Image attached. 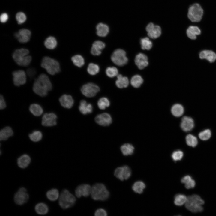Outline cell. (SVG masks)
I'll return each mask as SVG.
<instances>
[{
  "label": "cell",
  "instance_id": "cell-9",
  "mask_svg": "<svg viewBox=\"0 0 216 216\" xmlns=\"http://www.w3.org/2000/svg\"><path fill=\"white\" fill-rule=\"evenodd\" d=\"M29 195L26 189L24 187L20 188L15 194L14 200L17 205L21 206L26 203L29 199Z\"/></svg>",
  "mask_w": 216,
  "mask_h": 216
},
{
  "label": "cell",
  "instance_id": "cell-4",
  "mask_svg": "<svg viewBox=\"0 0 216 216\" xmlns=\"http://www.w3.org/2000/svg\"><path fill=\"white\" fill-rule=\"evenodd\" d=\"M204 203L203 200L198 195L194 194L187 197L185 206L190 211L196 213L202 212L203 208L202 205Z\"/></svg>",
  "mask_w": 216,
  "mask_h": 216
},
{
  "label": "cell",
  "instance_id": "cell-33",
  "mask_svg": "<svg viewBox=\"0 0 216 216\" xmlns=\"http://www.w3.org/2000/svg\"><path fill=\"white\" fill-rule=\"evenodd\" d=\"M171 111L173 115L176 117H179L183 114L184 109L183 106L181 104H176L172 107Z\"/></svg>",
  "mask_w": 216,
  "mask_h": 216
},
{
  "label": "cell",
  "instance_id": "cell-13",
  "mask_svg": "<svg viewBox=\"0 0 216 216\" xmlns=\"http://www.w3.org/2000/svg\"><path fill=\"white\" fill-rule=\"evenodd\" d=\"M57 116L53 112L45 113L42 117V124L45 127H51L57 124Z\"/></svg>",
  "mask_w": 216,
  "mask_h": 216
},
{
  "label": "cell",
  "instance_id": "cell-46",
  "mask_svg": "<svg viewBox=\"0 0 216 216\" xmlns=\"http://www.w3.org/2000/svg\"><path fill=\"white\" fill-rule=\"evenodd\" d=\"M183 156V153L181 150H177L174 152L172 154V157L174 161L181 160Z\"/></svg>",
  "mask_w": 216,
  "mask_h": 216
},
{
  "label": "cell",
  "instance_id": "cell-34",
  "mask_svg": "<svg viewBox=\"0 0 216 216\" xmlns=\"http://www.w3.org/2000/svg\"><path fill=\"white\" fill-rule=\"evenodd\" d=\"M120 149L124 155L128 156L133 153L134 148L132 145L126 143L122 145Z\"/></svg>",
  "mask_w": 216,
  "mask_h": 216
},
{
  "label": "cell",
  "instance_id": "cell-20",
  "mask_svg": "<svg viewBox=\"0 0 216 216\" xmlns=\"http://www.w3.org/2000/svg\"><path fill=\"white\" fill-rule=\"evenodd\" d=\"M59 101L62 106L68 109L71 108L74 104V100L72 97L66 94L62 95L59 98Z\"/></svg>",
  "mask_w": 216,
  "mask_h": 216
},
{
  "label": "cell",
  "instance_id": "cell-24",
  "mask_svg": "<svg viewBox=\"0 0 216 216\" xmlns=\"http://www.w3.org/2000/svg\"><path fill=\"white\" fill-rule=\"evenodd\" d=\"M79 110L82 114L86 115L92 112L93 107L91 104L87 103L85 100H82L80 102Z\"/></svg>",
  "mask_w": 216,
  "mask_h": 216
},
{
  "label": "cell",
  "instance_id": "cell-7",
  "mask_svg": "<svg viewBox=\"0 0 216 216\" xmlns=\"http://www.w3.org/2000/svg\"><path fill=\"white\" fill-rule=\"evenodd\" d=\"M203 13V10L200 5L198 4L195 3L189 8L188 17L192 22H199L202 19Z\"/></svg>",
  "mask_w": 216,
  "mask_h": 216
},
{
  "label": "cell",
  "instance_id": "cell-6",
  "mask_svg": "<svg viewBox=\"0 0 216 216\" xmlns=\"http://www.w3.org/2000/svg\"><path fill=\"white\" fill-rule=\"evenodd\" d=\"M76 200L74 196L67 189L62 191L59 198L58 204L63 209H67L73 206Z\"/></svg>",
  "mask_w": 216,
  "mask_h": 216
},
{
  "label": "cell",
  "instance_id": "cell-49",
  "mask_svg": "<svg viewBox=\"0 0 216 216\" xmlns=\"http://www.w3.org/2000/svg\"><path fill=\"white\" fill-rule=\"evenodd\" d=\"M195 184V181L192 179L190 182L185 184V186L188 189L192 188L194 187Z\"/></svg>",
  "mask_w": 216,
  "mask_h": 216
},
{
  "label": "cell",
  "instance_id": "cell-30",
  "mask_svg": "<svg viewBox=\"0 0 216 216\" xmlns=\"http://www.w3.org/2000/svg\"><path fill=\"white\" fill-rule=\"evenodd\" d=\"M30 112L34 116H39L41 115L43 112V109L41 106L37 104H31L29 107Z\"/></svg>",
  "mask_w": 216,
  "mask_h": 216
},
{
  "label": "cell",
  "instance_id": "cell-51",
  "mask_svg": "<svg viewBox=\"0 0 216 216\" xmlns=\"http://www.w3.org/2000/svg\"><path fill=\"white\" fill-rule=\"evenodd\" d=\"M6 106L5 101L3 96L1 95L0 97V108L1 110L4 109Z\"/></svg>",
  "mask_w": 216,
  "mask_h": 216
},
{
  "label": "cell",
  "instance_id": "cell-43",
  "mask_svg": "<svg viewBox=\"0 0 216 216\" xmlns=\"http://www.w3.org/2000/svg\"><path fill=\"white\" fill-rule=\"evenodd\" d=\"M100 70L99 66L93 63H90L88 66L87 70L90 75H94L98 74Z\"/></svg>",
  "mask_w": 216,
  "mask_h": 216
},
{
  "label": "cell",
  "instance_id": "cell-29",
  "mask_svg": "<svg viewBox=\"0 0 216 216\" xmlns=\"http://www.w3.org/2000/svg\"><path fill=\"white\" fill-rule=\"evenodd\" d=\"M117 78L116 84L118 87L121 88H126L128 86L129 81L127 77L123 76L121 74H118Z\"/></svg>",
  "mask_w": 216,
  "mask_h": 216
},
{
  "label": "cell",
  "instance_id": "cell-41",
  "mask_svg": "<svg viewBox=\"0 0 216 216\" xmlns=\"http://www.w3.org/2000/svg\"><path fill=\"white\" fill-rule=\"evenodd\" d=\"M97 104L99 109L104 110L110 106V102L107 98L102 97L99 100Z\"/></svg>",
  "mask_w": 216,
  "mask_h": 216
},
{
  "label": "cell",
  "instance_id": "cell-27",
  "mask_svg": "<svg viewBox=\"0 0 216 216\" xmlns=\"http://www.w3.org/2000/svg\"><path fill=\"white\" fill-rule=\"evenodd\" d=\"M34 209L37 214L40 215L46 214L49 212L48 206L44 202L38 203L35 206Z\"/></svg>",
  "mask_w": 216,
  "mask_h": 216
},
{
  "label": "cell",
  "instance_id": "cell-17",
  "mask_svg": "<svg viewBox=\"0 0 216 216\" xmlns=\"http://www.w3.org/2000/svg\"><path fill=\"white\" fill-rule=\"evenodd\" d=\"M95 120L98 124L104 126L109 125L112 122L110 115L107 113H103L98 115Z\"/></svg>",
  "mask_w": 216,
  "mask_h": 216
},
{
  "label": "cell",
  "instance_id": "cell-42",
  "mask_svg": "<svg viewBox=\"0 0 216 216\" xmlns=\"http://www.w3.org/2000/svg\"><path fill=\"white\" fill-rule=\"evenodd\" d=\"M186 140L187 144L190 146L195 147L198 143L196 137L191 134H188L186 136Z\"/></svg>",
  "mask_w": 216,
  "mask_h": 216
},
{
  "label": "cell",
  "instance_id": "cell-50",
  "mask_svg": "<svg viewBox=\"0 0 216 216\" xmlns=\"http://www.w3.org/2000/svg\"><path fill=\"white\" fill-rule=\"evenodd\" d=\"M28 76L30 78L33 77L36 73L35 70L33 68H30L28 69L27 71Z\"/></svg>",
  "mask_w": 216,
  "mask_h": 216
},
{
  "label": "cell",
  "instance_id": "cell-19",
  "mask_svg": "<svg viewBox=\"0 0 216 216\" xmlns=\"http://www.w3.org/2000/svg\"><path fill=\"white\" fill-rule=\"evenodd\" d=\"M135 62L136 65L140 69H143L148 64L147 57L142 53H140L136 56Z\"/></svg>",
  "mask_w": 216,
  "mask_h": 216
},
{
  "label": "cell",
  "instance_id": "cell-10",
  "mask_svg": "<svg viewBox=\"0 0 216 216\" xmlns=\"http://www.w3.org/2000/svg\"><path fill=\"white\" fill-rule=\"evenodd\" d=\"M99 91V87L92 83H89L84 85L81 88L82 94L88 97H92L95 96Z\"/></svg>",
  "mask_w": 216,
  "mask_h": 216
},
{
  "label": "cell",
  "instance_id": "cell-44",
  "mask_svg": "<svg viewBox=\"0 0 216 216\" xmlns=\"http://www.w3.org/2000/svg\"><path fill=\"white\" fill-rule=\"evenodd\" d=\"M106 73L108 76L113 78L118 75V71L115 67H109L106 69Z\"/></svg>",
  "mask_w": 216,
  "mask_h": 216
},
{
  "label": "cell",
  "instance_id": "cell-22",
  "mask_svg": "<svg viewBox=\"0 0 216 216\" xmlns=\"http://www.w3.org/2000/svg\"><path fill=\"white\" fill-rule=\"evenodd\" d=\"M31 161V159L30 156L27 154H24L18 158L17 163L19 167L24 169L28 166Z\"/></svg>",
  "mask_w": 216,
  "mask_h": 216
},
{
  "label": "cell",
  "instance_id": "cell-48",
  "mask_svg": "<svg viewBox=\"0 0 216 216\" xmlns=\"http://www.w3.org/2000/svg\"><path fill=\"white\" fill-rule=\"evenodd\" d=\"M94 215L95 216H106L107 214L105 210L101 208L98 209L96 211Z\"/></svg>",
  "mask_w": 216,
  "mask_h": 216
},
{
  "label": "cell",
  "instance_id": "cell-21",
  "mask_svg": "<svg viewBox=\"0 0 216 216\" xmlns=\"http://www.w3.org/2000/svg\"><path fill=\"white\" fill-rule=\"evenodd\" d=\"M105 47V44L100 40H96L93 43L91 52L94 56H99L102 50Z\"/></svg>",
  "mask_w": 216,
  "mask_h": 216
},
{
  "label": "cell",
  "instance_id": "cell-26",
  "mask_svg": "<svg viewBox=\"0 0 216 216\" xmlns=\"http://www.w3.org/2000/svg\"><path fill=\"white\" fill-rule=\"evenodd\" d=\"M14 132L12 128L9 126L6 127L0 130V140H6L12 136Z\"/></svg>",
  "mask_w": 216,
  "mask_h": 216
},
{
  "label": "cell",
  "instance_id": "cell-11",
  "mask_svg": "<svg viewBox=\"0 0 216 216\" xmlns=\"http://www.w3.org/2000/svg\"><path fill=\"white\" fill-rule=\"evenodd\" d=\"M131 174L130 168L126 165L117 167L114 172V176L122 181L128 179L131 176Z\"/></svg>",
  "mask_w": 216,
  "mask_h": 216
},
{
  "label": "cell",
  "instance_id": "cell-2",
  "mask_svg": "<svg viewBox=\"0 0 216 216\" xmlns=\"http://www.w3.org/2000/svg\"><path fill=\"white\" fill-rule=\"evenodd\" d=\"M110 195L109 192L102 183H96L91 187V195L94 200L105 201L109 198Z\"/></svg>",
  "mask_w": 216,
  "mask_h": 216
},
{
  "label": "cell",
  "instance_id": "cell-3",
  "mask_svg": "<svg viewBox=\"0 0 216 216\" xmlns=\"http://www.w3.org/2000/svg\"><path fill=\"white\" fill-rule=\"evenodd\" d=\"M29 51L25 48L17 49L14 51L12 55L13 58L18 65L22 66H28L32 61V57L28 55Z\"/></svg>",
  "mask_w": 216,
  "mask_h": 216
},
{
  "label": "cell",
  "instance_id": "cell-31",
  "mask_svg": "<svg viewBox=\"0 0 216 216\" xmlns=\"http://www.w3.org/2000/svg\"><path fill=\"white\" fill-rule=\"evenodd\" d=\"M44 45L46 48L49 50H53L56 47L57 42L55 38L50 36L44 41Z\"/></svg>",
  "mask_w": 216,
  "mask_h": 216
},
{
  "label": "cell",
  "instance_id": "cell-47",
  "mask_svg": "<svg viewBox=\"0 0 216 216\" xmlns=\"http://www.w3.org/2000/svg\"><path fill=\"white\" fill-rule=\"evenodd\" d=\"M16 17L19 24H21L24 23L26 19V15L22 12L18 13L16 15Z\"/></svg>",
  "mask_w": 216,
  "mask_h": 216
},
{
  "label": "cell",
  "instance_id": "cell-18",
  "mask_svg": "<svg viewBox=\"0 0 216 216\" xmlns=\"http://www.w3.org/2000/svg\"><path fill=\"white\" fill-rule=\"evenodd\" d=\"M194 126L193 119L191 117L184 116L182 119L181 127L184 131H189L191 130Z\"/></svg>",
  "mask_w": 216,
  "mask_h": 216
},
{
  "label": "cell",
  "instance_id": "cell-32",
  "mask_svg": "<svg viewBox=\"0 0 216 216\" xmlns=\"http://www.w3.org/2000/svg\"><path fill=\"white\" fill-rule=\"evenodd\" d=\"M59 192L58 190L56 188H52L48 190L46 193V196L49 200L55 201L59 198Z\"/></svg>",
  "mask_w": 216,
  "mask_h": 216
},
{
  "label": "cell",
  "instance_id": "cell-37",
  "mask_svg": "<svg viewBox=\"0 0 216 216\" xmlns=\"http://www.w3.org/2000/svg\"><path fill=\"white\" fill-rule=\"evenodd\" d=\"M187 199V197L184 195L177 194L175 197L174 203L177 206H182L184 204H185Z\"/></svg>",
  "mask_w": 216,
  "mask_h": 216
},
{
  "label": "cell",
  "instance_id": "cell-12",
  "mask_svg": "<svg viewBox=\"0 0 216 216\" xmlns=\"http://www.w3.org/2000/svg\"><path fill=\"white\" fill-rule=\"evenodd\" d=\"M14 85L17 86L24 84L26 82V77L25 72L22 70L15 71L12 73Z\"/></svg>",
  "mask_w": 216,
  "mask_h": 216
},
{
  "label": "cell",
  "instance_id": "cell-8",
  "mask_svg": "<svg viewBox=\"0 0 216 216\" xmlns=\"http://www.w3.org/2000/svg\"><path fill=\"white\" fill-rule=\"evenodd\" d=\"M111 58L113 63L118 66H124L128 62L125 52L121 49L115 50L112 53Z\"/></svg>",
  "mask_w": 216,
  "mask_h": 216
},
{
  "label": "cell",
  "instance_id": "cell-38",
  "mask_svg": "<svg viewBox=\"0 0 216 216\" xmlns=\"http://www.w3.org/2000/svg\"><path fill=\"white\" fill-rule=\"evenodd\" d=\"M71 60L74 64L79 67H82L84 64V59L80 55L74 56L72 57Z\"/></svg>",
  "mask_w": 216,
  "mask_h": 216
},
{
  "label": "cell",
  "instance_id": "cell-23",
  "mask_svg": "<svg viewBox=\"0 0 216 216\" xmlns=\"http://www.w3.org/2000/svg\"><path fill=\"white\" fill-rule=\"evenodd\" d=\"M200 57L201 59H206L210 62H213L216 60V54L211 50H204L200 52Z\"/></svg>",
  "mask_w": 216,
  "mask_h": 216
},
{
  "label": "cell",
  "instance_id": "cell-35",
  "mask_svg": "<svg viewBox=\"0 0 216 216\" xmlns=\"http://www.w3.org/2000/svg\"><path fill=\"white\" fill-rule=\"evenodd\" d=\"M145 187L146 185L143 182L141 181H138L134 183L132 188L134 192L140 194L143 192Z\"/></svg>",
  "mask_w": 216,
  "mask_h": 216
},
{
  "label": "cell",
  "instance_id": "cell-14",
  "mask_svg": "<svg viewBox=\"0 0 216 216\" xmlns=\"http://www.w3.org/2000/svg\"><path fill=\"white\" fill-rule=\"evenodd\" d=\"M146 30L148 36L152 39H156L159 37L161 33V28L158 25H155L152 22H150L146 26Z\"/></svg>",
  "mask_w": 216,
  "mask_h": 216
},
{
  "label": "cell",
  "instance_id": "cell-16",
  "mask_svg": "<svg viewBox=\"0 0 216 216\" xmlns=\"http://www.w3.org/2000/svg\"><path fill=\"white\" fill-rule=\"evenodd\" d=\"M31 34V32L29 30L22 28L15 33L14 36L19 42L24 43H27L29 40Z\"/></svg>",
  "mask_w": 216,
  "mask_h": 216
},
{
  "label": "cell",
  "instance_id": "cell-36",
  "mask_svg": "<svg viewBox=\"0 0 216 216\" xmlns=\"http://www.w3.org/2000/svg\"><path fill=\"white\" fill-rule=\"evenodd\" d=\"M29 137L32 141L38 142L41 140L43 137V134L40 131L35 130L29 134Z\"/></svg>",
  "mask_w": 216,
  "mask_h": 216
},
{
  "label": "cell",
  "instance_id": "cell-39",
  "mask_svg": "<svg viewBox=\"0 0 216 216\" xmlns=\"http://www.w3.org/2000/svg\"><path fill=\"white\" fill-rule=\"evenodd\" d=\"M143 82L142 77L139 75H135L131 78L130 83L131 85L134 88H137L141 85Z\"/></svg>",
  "mask_w": 216,
  "mask_h": 216
},
{
  "label": "cell",
  "instance_id": "cell-53",
  "mask_svg": "<svg viewBox=\"0 0 216 216\" xmlns=\"http://www.w3.org/2000/svg\"><path fill=\"white\" fill-rule=\"evenodd\" d=\"M8 15L7 14L4 13L2 14L0 17L1 22L2 23L6 22L8 20Z\"/></svg>",
  "mask_w": 216,
  "mask_h": 216
},
{
  "label": "cell",
  "instance_id": "cell-28",
  "mask_svg": "<svg viewBox=\"0 0 216 216\" xmlns=\"http://www.w3.org/2000/svg\"><path fill=\"white\" fill-rule=\"evenodd\" d=\"M201 33L200 29L196 26H189L187 30V34L188 36L192 39H195L197 35Z\"/></svg>",
  "mask_w": 216,
  "mask_h": 216
},
{
  "label": "cell",
  "instance_id": "cell-1",
  "mask_svg": "<svg viewBox=\"0 0 216 216\" xmlns=\"http://www.w3.org/2000/svg\"><path fill=\"white\" fill-rule=\"evenodd\" d=\"M52 86L48 76L45 74H41L35 80L33 87L34 92L38 95L46 96L48 92L51 90Z\"/></svg>",
  "mask_w": 216,
  "mask_h": 216
},
{
  "label": "cell",
  "instance_id": "cell-45",
  "mask_svg": "<svg viewBox=\"0 0 216 216\" xmlns=\"http://www.w3.org/2000/svg\"><path fill=\"white\" fill-rule=\"evenodd\" d=\"M211 132L209 129H206L200 132L199 134L200 139L203 140H206L209 139L211 136Z\"/></svg>",
  "mask_w": 216,
  "mask_h": 216
},
{
  "label": "cell",
  "instance_id": "cell-52",
  "mask_svg": "<svg viewBox=\"0 0 216 216\" xmlns=\"http://www.w3.org/2000/svg\"><path fill=\"white\" fill-rule=\"evenodd\" d=\"M192 179V178L190 176L187 175L182 178L181 182L182 183L186 184L190 182Z\"/></svg>",
  "mask_w": 216,
  "mask_h": 216
},
{
  "label": "cell",
  "instance_id": "cell-25",
  "mask_svg": "<svg viewBox=\"0 0 216 216\" xmlns=\"http://www.w3.org/2000/svg\"><path fill=\"white\" fill-rule=\"evenodd\" d=\"M109 28L106 24L100 23L96 26V33L97 35L101 37L106 36L109 33Z\"/></svg>",
  "mask_w": 216,
  "mask_h": 216
},
{
  "label": "cell",
  "instance_id": "cell-15",
  "mask_svg": "<svg viewBox=\"0 0 216 216\" xmlns=\"http://www.w3.org/2000/svg\"><path fill=\"white\" fill-rule=\"evenodd\" d=\"M91 187L90 185L83 184L79 185L75 190V195L78 198L87 197L91 194Z\"/></svg>",
  "mask_w": 216,
  "mask_h": 216
},
{
  "label": "cell",
  "instance_id": "cell-40",
  "mask_svg": "<svg viewBox=\"0 0 216 216\" xmlns=\"http://www.w3.org/2000/svg\"><path fill=\"white\" fill-rule=\"evenodd\" d=\"M140 44L143 50H150L152 46V42L148 37L142 38L140 40Z\"/></svg>",
  "mask_w": 216,
  "mask_h": 216
},
{
  "label": "cell",
  "instance_id": "cell-5",
  "mask_svg": "<svg viewBox=\"0 0 216 216\" xmlns=\"http://www.w3.org/2000/svg\"><path fill=\"white\" fill-rule=\"evenodd\" d=\"M41 66L51 75H54L60 72V65L56 60L48 56L44 57L41 61Z\"/></svg>",
  "mask_w": 216,
  "mask_h": 216
}]
</instances>
